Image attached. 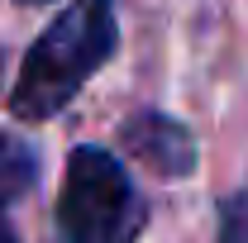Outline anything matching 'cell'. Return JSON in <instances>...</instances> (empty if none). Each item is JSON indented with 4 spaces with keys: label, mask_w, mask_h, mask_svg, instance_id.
Returning a JSON list of instances; mask_svg holds the SVG:
<instances>
[{
    "label": "cell",
    "mask_w": 248,
    "mask_h": 243,
    "mask_svg": "<svg viewBox=\"0 0 248 243\" xmlns=\"http://www.w3.org/2000/svg\"><path fill=\"white\" fill-rule=\"evenodd\" d=\"M115 0H72L24 53L19 81L10 91V110L29 124H43L72 105V95L105 67L115 53Z\"/></svg>",
    "instance_id": "cell-1"
},
{
    "label": "cell",
    "mask_w": 248,
    "mask_h": 243,
    "mask_svg": "<svg viewBox=\"0 0 248 243\" xmlns=\"http://www.w3.org/2000/svg\"><path fill=\"white\" fill-rule=\"evenodd\" d=\"M143 196L105 148H72L58 191V243H134Z\"/></svg>",
    "instance_id": "cell-2"
},
{
    "label": "cell",
    "mask_w": 248,
    "mask_h": 243,
    "mask_svg": "<svg viewBox=\"0 0 248 243\" xmlns=\"http://www.w3.org/2000/svg\"><path fill=\"white\" fill-rule=\"evenodd\" d=\"M120 143L134 162H143L157 177H191L196 172V143L182 124L162 110H139L120 124Z\"/></svg>",
    "instance_id": "cell-3"
},
{
    "label": "cell",
    "mask_w": 248,
    "mask_h": 243,
    "mask_svg": "<svg viewBox=\"0 0 248 243\" xmlns=\"http://www.w3.org/2000/svg\"><path fill=\"white\" fill-rule=\"evenodd\" d=\"M33 182H38V152H33L24 138L0 134V210H5L10 200H19Z\"/></svg>",
    "instance_id": "cell-4"
},
{
    "label": "cell",
    "mask_w": 248,
    "mask_h": 243,
    "mask_svg": "<svg viewBox=\"0 0 248 243\" xmlns=\"http://www.w3.org/2000/svg\"><path fill=\"white\" fill-rule=\"evenodd\" d=\"M219 243H248V196H229L219 210Z\"/></svg>",
    "instance_id": "cell-5"
},
{
    "label": "cell",
    "mask_w": 248,
    "mask_h": 243,
    "mask_svg": "<svg viewBox=\"0 0 248 243\" xmlns=\"http://www.w3.org/2000/svg\"><path fill=\"white\" fill-rule=\"evenodd\" d=\"M0 243H19V239H15V234H10V229H0Z\"/></svg>",
    "instance_id": "cell-6"
},
{
    "label": "cell",
    "mask_w": 248,
    "mask_h": 243,
    "mask_svg": "<svg viewBox=\"0 0 248 243\" xmlns=\"http://www.w3.org/2000/svg\"><path fill=\"white\" fill-rule=\"evenodd\" d=\"M24 5H48V0H24Z\"/></svg>",
    "instance_id": "cell-7"
}]
</instances>
